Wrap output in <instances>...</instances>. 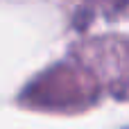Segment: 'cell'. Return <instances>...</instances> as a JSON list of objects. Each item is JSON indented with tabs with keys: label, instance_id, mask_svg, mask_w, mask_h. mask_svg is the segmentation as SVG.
Here are the masks:
<instances>
[{
	"label": "cell",
	"instance_id": "cell-1",
	"mask_svg": "<svg viewBox=\"0 0 129 129\" xmlns=\"http://www.w3.org/2000/svg\"><path fill=\"white\" fill-rule=\"evenodd\" d=\"M127 129H129V127H127Z\"/></svg>",
	"mask_w": 129,
	"mask_h": 129
}]
</instances>
